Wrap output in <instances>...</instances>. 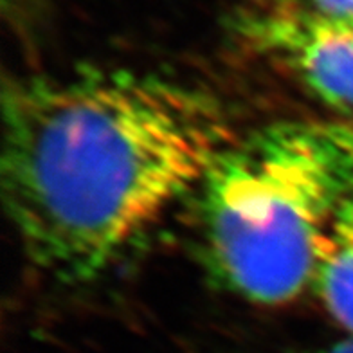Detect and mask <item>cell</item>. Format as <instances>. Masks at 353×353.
I'll return each mask as SVG.
<instances>
[{"label": "cell", "mask_w": 353, "mask_h": 353, "mask_svg": "<svg viewBox=\"0 0 353 353\" xmlns=\"http://www.w3.org/2000/svg\"><path fill=\"white\" fill-rule=\"evenodd\" d=\"M200 188L220 285L256 305H288L312 288L321 242L353 193V119L281 121L234 139Z\"/></svg>", "instance_id": "obj_2"}, {"label": "cell", "mask_w": 353, "mask_h": 353, "mask_svg": "<svg viewBox=\"0 0 353 353\" xmlns=\"http://www.w3.org/2000/svg\"><path fill=\"white\" fill-rule=\"evenodd\" d=\"M310 353H353V337H344L341 341H335V343L326 344L323 348L314 350Z\"/></svg>", "instance_id": "obj_6"}, {"label": "cell", "mask_w": 353, "mask_h": 353, "mask_svg": "<svg viewBox=\"0 0 353 353\" xmlns=\"http://www.w3.org/2000/svg\"><path fill=\"white\" fill-rule=\"evenodd\" d=\"M252 8L290 10L323 19L353 22V0H251Z\"/></svg>", "instance_id": "obj_5"}, {"label": "cell", "mask_w": 353, "mask_h": 353, "mask_svg": "<svg viewBox=\"0 0 353 353\" xmlns=\"http://www.w3.org/2000/svg\"><path fill=\"white\" fill-rule=\"evenodd\" d=\"M238 29L256 54L287 70L326 107L353 116V22L252 8Z\"/></svg>", "instance_id": "obj_3"}, {"label": "cell", "mask_w": 353, "mask_h": 353, "mask_svg": "<svg viewBox=\"0 0 353 353\" xmlns=\"http://www.w3.org/2000/svg\"><path fill=\"white\" fill-rule=\"evenodd\" d=\"M2 202L23 254L60 283L98 278L234 141L199 88L128 70L4 94Z\"/></svg>", "instance_id": "obj_1"}, {"label": "cell", "mask_w": 353, "mask_h": 353, "mask_svg": "<svg viewBox=\"0 0 353 353\" xmlns=\"http://www.w3.org/2000/svg\"><path fill=\"white\" fill-rule=\"evenodd\" d=\"M312 290L328 316L353 337V193L335 213L321 242Z\"/></svg>", "instance_id": "obj_4"}]
</instances>
